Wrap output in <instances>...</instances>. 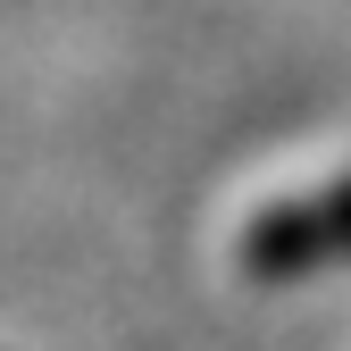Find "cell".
I'll return each mask as SVG.
<instances>
[{
	"label": "cell",
	"instance_id": "1",
	"mask_svg": "<svg viewBox=\"0 0 351 351\" xmlns=\"http://www.w3.org/2000/svg\"><path fill=\"white\" fill-rule=\"evenodd\" d=\"M226 259L243 276H259V285L310 276V268H326V259H351V167H326V176H301V184L259 193L234 217Z\"/></svg>",
	"mask_w": 351,
	"mask_h": 351
}]
</instances>
